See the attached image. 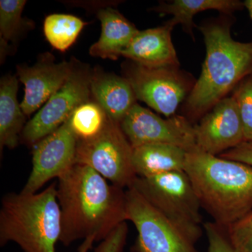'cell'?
<instances>
[{
  "instance_id": "277c9868",
  "label": "cell",
  "mask_w": 252,
  "mask_h": 252,
  "mask_svg": "<svg viewBox=\"0 0 252 252\" xmlns=\"http://www.w3.org/2000/svg\"><path fill=\"white\" fill-rule=\"evenodd\" d=\"M61 235L57 185L39 193H9L1 200L0 245L9 242L25 252H56Z\"/></svg>"
},
{
  "instance_id": "2e32d148",
  "label": "cell",
  "mask_w": 252,
  "mask_h": 252,
  "mask_svg": "<svg viewBox=\"0 0 252 252\" xmlns=\"http://www.w3.org/2000/svg\"><path fill=\"white\" fill-rule=\"evenodd\" d=\"M102 32L98 41L91 46L89 53L94 57L116 61L138 33L135 25L110 6L97 12Z\"/></svg>"
},
{
  "instance_id": "603a6c76",
  "label": "cell",
  "mask_w": 252,
  "mask_h": 252,
  "mask_svg": "<svg viewBox=\"0 0 252 252\" xmlns=\"http://www.w3.org/2000/svg\"><path fill=\"white\" fill-rule=\"evenodd\" d=\"M238 104L245 142L252 141V74L244 79L232 94Z\"/></svg>"
},
{
  "instance_id": "ac0fdd59",
  "label": "cell",
  "mask_w": 252,
  "mask_h": 252,
  "mask_svg": "<svg viewBox=\"0 0 252 252\" xmlns=\"http://www.w3.org/2000/svg\"><path fill=\"white\" fill-rule=\"evenodd\" d=\"M18 79L6 75L0 81V149L17 147L26 124V115L18 103Z\"/></svg>"
},
{
  "instance_id": "4316f807",
  "label": "cell",
  "mask_w": 252,
  "mask_h": 252,
  "mask_svg": "<svg viewBox=\"0 0 252 252\" xmlns=\"http://www.w3.org/2000/svg\"><path fill=\"white\" fill-rule=\"evenodd\" d=\"M229 160L243 162L252 166V141L244 142L234 149L220 156Z\"/></svg>"
},
{
  "instance_id": "e0dca14e",
  "label": "cell",
  "mask_w": 252,
  "mask_h": 252,
  "mask_svg": "<svg viewBox=\"0 0 252 252\" xmlns=\"http://www.w3.org/2000/svg\"><path fill=\"white\" fill-rule=\"evenodd\" d=\"M187 151L163 143L144 144L132 151V165L137 177H152L185 171Z\"/></svg>"
},
{
  "instance_id": "d4e9b609",
  "label": "cell",
  "mask_w": 252,
  "mask_h": 252,
  "mask_svg": "<svg viewBox=\"0 0 252 252\" xmlns=\"http://www.w3.org/2000/svg\"><path fill=\"white\" fill-rule=\"evenodd\" d=\"M203 228L208 240V252H236L230 243L226 227L213 221L204 223Z\"/></svg>"
},
{
  "instance_id": "9a60e30c",
  "label": "cell",
  "mask_w": 252,
  "mask_h": 252,
  "mask_svg": "<svg viewBox=\"0 0 252 252\" xmlns=\"http://www.w3.org/2000/svg\"><path fill=\"white\" fill-rule=\"evenodd\" d=\"M91 93L107 116L119 124L137 103L133 89L124 76L104 72L99 67L91 72Z\"/></svg>"
},
{
  "instance_id": "f1b7e54d",
  "label": "cell",
  "mask_w": 252,
  "mask_h": 252,
  "mask_svg": "<svg viewBox=\"0 0 252 252\" xmlns=\"http://www.w3.org/2000/svg\"><path fill=\"white\" fill-rule=\"evenodd\" d=\"M244 6L248 9L249 14H250V17L252 20V0H246L244 1Z\"/></svg>"
},
{
  "instance_id": "6da1fadb",
  "label": "cell",
  "mask_w": 252,
  "mask_h": 252,
  "mask_svg": "<svg viewBox=\"0 0 252 252\" xmlns=\"http://www.w3.org/2000/svg\"><path fill=\"white\" fill-rule=\"evenodd\" d=\"M60 242L65 246L87 239L102 241L127 221L126 190L109 184L94 169L75 164L59 178Z\"/></svg>"
},
{
  "instance_id": "8992f818",
  "label": "cell",
  "mask_w": 252,
  "mask_h": 252,
  "mask_svg": "<svg viewBox=\"0 0 252 252\" xmlns=\"http://www.w3.org/2000/svg\"><path fill=\"white\" fill-rule=\"evenodd\" d=\"M132 151L120 124L109 118L98 136L78 141L75 163L94 169L112 185L128 189L137 177L132 165Z\"/></svg>"
},
{
  "instance_id": "5b68a950",
  "label": "cell",
  "mask_w": 252,
  "mask_h": 252,
  "mask_svg": "<svg viewBox=\"0 0 252 252\" xmlns=\"http://www.w3.org/2000/svg\"><path fill=\"white\" fill-rule=\"evenodd\" d=\"M132 187L165 217L189 241L203 234L201 205L185 171L152 177H137Z\"/></svg>"
},
{
  "instance_id": "4fadbf2b",
  "label": "cell",
  "mask_w": 252,
  "mask_h": 252,
  "mask_svg": "<svg viewBox=\"0 0 252 252\" xmlns=\"http://www.w3.org/2000/svg\"><path fill=\"white\" fill-rule=\"evenodd\" d=\"M74 63H56L54 56L48 53L31 67L17 66L18 80L25 87L21 107L26 117L39 111L63 87L72 72Z\"/></svg>"
},
{
  "instance_id": "52a82bcc",
  "label": "cell",
  "mask_w": 252,
  "mask_h": 252,
  "mask_svg": "<svg viewBox=\"0 0 252 252\" xmlns=\"http://www.w3.org/2000/svg\"><path fill=\"white\" fill-rule=\"evenodd\" d=\"M180 67H148L132 62L123 66L136 98L167 118L175 115L195 81Z\"/></svg>"
},
{
  "instance_id": "7c38bea8",
  "label": "cell",
  "mask_w": 252,
  "mask_h": 252,
  "mask_svg": "<svg viewBox=\"0 0 252 252\" xmlns=\"http://www.w3.org/2000/svg\"><path fill=\"white\" fill-rule=\"evenodd\" d=\"M196 148L220 157L245 142L238 104L233 96L217 102L194 124Z\"/></svg>"
},
{
  "instance_id": "7a4b0ae2",
  "label": "cell",
  "mask_w": 252,
  "mask_h": 252,
  "mask_svg": "<svg viewBox=\"0 0 252 252\" xmlns=\"http://www.w3.org/2000/svg\"><path fill=\"white\" fill-rule=\"evenodd\" d=\"M233 19L207 21L198 28L204 36L206 56L198 80L186 99L185 117L195 124L245 78L252 74V41L233 39Z\"/></svg>"
},
{
  "instance_id": "3957f363",
  "label": "cell",
  "mask_w": 252,
  "mask_h": 252,
  "mask_svg": "<svg viewBox=\"0 0 252 252\" xmlns=\"http://www.w3.org/2000/svg\"><path fill=\"white\" fill-rule=\"evenodd\" d=\"M185 171L202 209L228 227L252 211V166L205 153L187 152Z\"/></svg>"
},
{
  "instance_id": "484cf974",
  "label": "cell",
  "mask_w": 252,
  "mask_h": 252,
  "mask_svg": "<svg viewBox=\"0 0 252 252\" xmlns=\"http://www.w3.org/2000/svg\"><path fill=\"white\" fill-rule=\"evenodd\" d=\"M127 223L123 222L101 242L94 252H122L127 238Z\"/></svg>"
},
{
  "instance_id": "7402d4cb",
  "label": "cell",
  "mask_w": 252,
  "mask_h": 252,
  "mask_svg": "<svg viewBox=\"0 0 252 252\" xmlns=\"http://www.w3.org/2000/svg\"><path fill=\"white\" fill-rule=\"evenodd\" d=\"M27 1L25 0L0 1V39L1 59H4L10 41L14 42L26 25L22 13Z\"/></svg>"
},
{
  "instance_id": "8fae6325",
  "label": "cell",
  "mask_w": 252,
  "mask_h": 252,
  "mask_svg": "<svg viewBox=\"0 0 252 252\" xmlns=\"http://www.w3.org/2000/svg\"><path fill=\"white\" fill-rule=\"evenodd\" d=\"M78 140L68 121L33 146L32 169L21 193L34 194L75 165Z\"/></svg>"
},
{
  "instance_id": "cb8c5ba5",
  "label": "cell",
  "mask_w": 252,
  "mask_h": 252,
  "mask_svg": "<svg viewBox=\"0 0 252 252\" xmlns=\"http://www.w3.org/2000/svg\"><path fill=\"white\" fill-rule=\"evenodd\" d=\"M230 243L236 252H252V211L226 227Z\"/></svg>"
},
{
  "instance_id": "83f0119b",
  "label": "cell",
  "mask_w": 252,
  "mask_h": 252,
  "mask_svg": "<svg viewBox=\"0 0 252 252\" xmlns=\"http://www.w3.org/2000/svg\"><path fill=\"white\" fill-rule=\"evenodd\" d=\"M93 243H91V241H88V240H84L83 242L82 245L79 247V252H88L92 248Z\"/></svg>"
},
{
  "instance_id": "30bf717a",
  "label": "cell",
  "mask_w": 252,
  "mask_h": 252,
  "mask_svg": "<svg viewBox=\"0 0 252 252\" xmlns=\"http://www.w3.org/2000/svg\"><path fill=\"white\" fill-rule=\"evenodd\" d=\"M132 148L144 144L163 143L187 152L196 149L194 124L184 115L163 118L136 103L120 124Z\"/></svg>"
},
{
  "instance_id": "9c48e42d",
  "label": "cell",
  "mask_w": 252,
  "mask_h": 252,
  "mask_svg": "<svg viewBox=\"0 0 252 252\" xmlns=\"http://www.w3.org/2000/svg\"><path fill=\"white\" fill-rule=\"evenodd\" d=\"M126 219L137 229V252H198L173 225L132 187L126 190Z\"/></svg>"
},
{
  "instance_id": "ffe728a7",
  "label": "cell",
  "mask_w": 252,
  "mask_h": 252,
  "mask_svg": "<svg viewBox=\"0 0 252 252\" xmlns=\"http://www.w3.org/2000/svg\"><path fill=\"white\" fill-rule=\"evenodd\" d=\"M86 25L82 19L73 15H49L44 20V35L55 49L65 52L74 44Z\"/></svg>"
},
{
  "instance_id": "ba28073f",
  "label": "cell",
  "mask_w": 252,
  "mask_h": 252,
  "mask_svg": "<svg viewBox=\"0 0 252 252\" xmlns=\"http://www.w3.org/2000/svg\"><path fill=\"white\" fill-rule=\"evenodd\" d=\"M90 68L75 61L69 79L59 91L27 122L21 137L34 146L64 124L81 104L90 100Z\"/></svg>"
},
{
  "instance_id": "44dd1931",
  "label": "cell",
  "mask_w": 252,
  "mask_h": 252,
  "mask_svg": "<svg viewBox=\"0 0 252 252\" xmlns=\"http://www.w3.org/2000/svg\"><path fill=\"white\" fill-rule=\"evenodd\" d=\"M109 120L102 107L90 99L79 105L67 121L78 141H87L98 136Z\"/></svg>"
},
{
  "instance_id": "5bb4252c",
  "label": "cell",
  "mask_w": 252,
  "mask_h": 252,
  "mask_svg": "<svg viewBox=\"0 0 252 252\" xmlns=\"http://www.w3.org/2000/svg\"><path fill=\"white\" fill-rule=\"evenodd\" d=\"M174 28L168 21L161 26L139 31L122 56L145 67H180L172 40Z\"/></svg>"
},
{
  "instance_id": "d6986e66",
  "label": "cell",
  "mask_w": 252,
  "mask_h": 252,
  "mask_svg": "<svg viewBox=\"0 0 252 252\" xmlns=\"http://www.w3.org/2000/svg\"><path fill=\"white\" fill-rule=\"evenodd\" d=\"M244 7V2L238 0H172L160 1L150 10L160 14L172 15L170 22L175 26L182 25L184 31L195 40L193 28H198L193 22L195 15L207 10H215L230 16Z\"/></svg>"
}]
</instances>
